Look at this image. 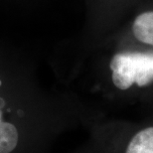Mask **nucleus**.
Here are the masks:
<instances>
[{"instance_id": "1", "label": "nucleus", "mask_w": 153, "mask_h": 153, "mask_svg": "<svg viewBox=\"0 0 153 153\" xmlns=\"http://www.w3.org/2000/svg\"><path fill=\"white\" fill-rule=\"evenodd\" d=\"M112 82L125 91L136 85L145 87L153 82V52H122L111 62Z\"/></svg>"}, {"instance_id": "2", "label": "nucleus", "mask_w": 153, "mask_h": 153, "mask_svg": "<svg viewBox=\"0 0 153 153\" xmlns=\"http://www.w3.org/2000/svg\"><path fill=\"white\" fill-rule=\"evenodd\" d=\"M132 32L138 41L153 46V10L136 16L132 24Z\"/></svg>"}, {"instance_id": "3", "label": "nucleus", "mask_w": 153, "mask_h": 153, "mask_svg": "<svg viewBox=\"0 0 153 153\" xmlns=\"http://www.w3.org/2000/svg\"><path fill=\"white\" fill-rule=\"evenodd\" d=\"M125 153H153V127L137 132L128 143Z\"/></svg>"}, {"instance_id": "4", "label": "nucleus", "mask_w": 153, "mask_h": 153, "mask_svg": "<svg viewBox=\"0 0 153 153\" xmlns=\"http://www.w3.org/2000/svg\"><path fill=\"white\" fill-rule=\"evenodd\" d=\"M17 128L12 123L2 119V112L0 111V153H10L13 151L18 143Z\"/></svg>"}]
</instances>
